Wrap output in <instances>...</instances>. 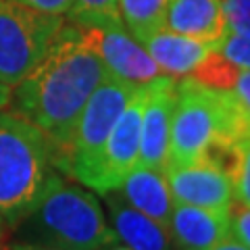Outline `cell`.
Listing matches in <instances>:
<instances>
[{
	"mask_svg": "<svg viewBox=\"0 0 250 250\" xmlns=\"http://www.w3.org/2000/svg\"><path fill=\"white\" fill-rule=\"evenodd\" d=\"M175 77L159 75L146 83V104L140 123V161L144 165L165 169L169 159L171 119L175 108Z\"/></svg>",
	"mask_w": 250,
	"mask_h": 250,
	"instance_id": "obj_10",
	"label": "cell"
},
{
	"mask_svg": "<svg viewBox=\"0 0 250 250\" xmlns=\"http://www.w3.org/2000/svg\"><path fill=\"white\" fill-rule=\"evenodd\" d=\"M117 4L125 29L138 42L156 27L165 25L169 0H119Z\"/></svg>",
	"mask_w": 250,
	"mask_h": 250,
	"instance_id": "obj_16",
	"label": "cell"
},
{
	"mask_svg": "<svg viewBox=\"0 0 250 250\" xmlns=\"http://www.w3.org/2000/svg\"><path fill=\"white\" fill-rule=\"evenodd\" d=\"M119 194L129 202L134 208L142 210L144 215H148L154 221H159L161 225H165L169 229V217L171 208H173V198H171L165 171L159 167H150L144 163L129 171L121 186L117 188Z\"/></svg>",
	"mask_w": 250,
	"mask_h": 250,
	"instance_id": "obj_14",
	"label": "cell"
},
{
	"mask_svg": "<svg viewBox=\"0 0 250 250\" xmlns=\"http://www.w3.org/2000/svg\"><path fill=\"white\" fill-rule=\"evenodd\" d=\"M146 104V83L138 85L127 106L123 108L119 119L113 125L111 134L100 152L96 171L90 182V190L96 194H106L117 190L125 175L138 165L140 161V123Z\"/></svg>",
	"mask_w": 250,
	"mask_h": 250,
	"instance_id": "obj_7",
	"label": "cell"
},
{
	"mask_svg": "<svg viewBox=\"0 0 250 250\" xmlns=\"http://www.w3.org/2000/svg\"><path fill=\"white\" fill-rule=\"evenodd\" d=\"M4 250H61V248L44 246V244H31V242H17V240H15L13 244H9Z\"/></svg>",
	"mask_w": 250,
	"mask_h": 250,
	"instance_id": "obj_26",
	"label": "cell"
},
{
	"mask_svg": "<svg viewBox=\"0 0 250 250\" xmlns=\"http://www.w3.org/2000/svg\"><path fill=\"white\" fill-rule=\"evenodd\" d=\"M111 215V228L117 242L131 250H173V240L165 225L154 221L125 200L119 190L103 194Z\"/></svg>",
	"mask_w": 250,
	"mask_h": 250,
	"instance_id": "obj_12",
	"label": "cell"
},
{
	"mask_svg": "<svg viewBox=\"0 0 250 250\" xmlns=\"http://www.w3.org/2000/svg\"><path fill=\"white\" fill-rule=\"evenodd\" d=\"M15 238L61 250H100L117 242L98 198L61 175L15 225Z\"/></svg>",
	"mask_w": 250,
	"mask_h": 250,
	"instance_id": "obj_3",
	"label": "cell"
},
{
	"mask_svg": "<svg viewBox=\"0 0 250 250\" xmlns=\"http://www.w3.org/2000/svg\"><path fill=\"white\" fill-rule=\"evenodd\" d=\"M4 228H6V225H4V221H2V219H0V250H2V240H4Z\"/></svg>",
	"mask_w": 250,
	"mask_h": 250,
	"instance_id": "obj_29",
	"label": "cell"
},
{
	"mask_svg": "<svg viewBox=\"0 0 250 250\" xmlns=\"http://www.w3.org/2000/svg\"><path fill=\"white\" fill-rule=\"evenodd\" d=\"M223 15L228 31L250 38V0H223Z\"/></svg>",
	"mask_w": 250,
	"mask_h": 250,
	"instance_id": "obj_21",
	"label": "cell"
},
{
	"mask_svg": "<svg viewBox=\"0 0 250 250\" xmlns=\"http://www.w3.org/2000/svg\"><path fill=\"white\" fill-rule=\"evenodd\" d=\"M62 25L61 15L0 0V83L15 88L44 59Z\"/></svg>",
	"mask_w": 250,
	"mask_h": 250,
	"instance_id": "obj_6",
	"label": "cell"
},
{
	"mask_svg": "<svg viewBox=\"0 0 250 250\" xmlns=\"http://www.w3.org/2000/svg\"><path fill=\"white\" fill-rule=\"evenodd\" d=\"M210 250H250V248L246 244H242L238 238H233L231 233H229V236H225L221 242H217V244L210 248Z\"/></svg>",
	"mask_w": 250,
	"mask_h": 250,
	"instance_id": "obj_25",
	"label": "cell"
},
{
	"mask_svg": "<svg viewBox=\"0 0 250 250\" xmlns=\"http://www.w3.org/2000/svg\"><path fill=\"white\" fill-rule=\"evenodd\" d=\"M140 44L150 54L163 75L171 77H186L192 73V69L207 57L210 50H217L219 46L196 40V38L184 36L179 31L169 29L167 25L156 27L148 36H144Z\"/></svg>",
	"mask_w": 250,
	"mask_h": 250,
	"instance_id": "obj_13",
	"label": "cell"
},
{
	"mask_svg": "<svg viewBox=\"0 0 250 250\" xmlns=\"http://www.w3.org/2000/svg\"><path fill=\"white\" fill-rule=\"evenodd\" d=\"M229 175L233 184V200L250 208V136L233 148Z\"/></svg>",
	"mask_w": 250,
	"mask_h": 250,
	"instance_id": "obj_19",
	"label": "cell"
},
{
	"mask_svg": "<svg viewBox=\"0 0 250 250\" xmlns=\"http://www.w3.org/2000/svg\"><path fill=\"white\" fill-rule=\"evenodd\" d=\"M175 90L167 163L213 156L228 169L225 156L231 161L233 148L250 136V111L233 90L207 88L188 75Z\"/></svg>",
	"mask_w": 250,
	"mask_h": 250,
	"instance_id": "obj_2",
	"label": "cell"
},
{
	"mask_svg": "<svg viewBox=\"0 0 250 250\" xmlns=\"http://www.w3.org/2000/svg\"><path fill=\"white\" fill-rule=\"evenodd\" d=\"M136 90V83L125 82L121 77L111 73L103 77L75 123L71 144L61 171L69 173L82 186H90L106 138Z\"/></svg>",
	"mask_w": 250,
	"mask_h": 250,
	"instance_id": "obj_5",
	"label": "cell"
},
{
	"mask_svg": "<svg viewBox=\"0 0 250 250\" xmlns=\"http://www.w3.org/2000/svg\"><path fill=\"white\" fill-rule=\"evenodd\" d=\"M119 0H73L69 19L75 25H104L117 23L119 17Z\"/></svg>",
	"mask_w": 250,
	"mask_h": 250,
	"instance_id": "obj_18",
	"label": "cell"
},
{
	"mask_svg": "<svg viewBox=\"0 0 250 250\" xmlns=\"http://www.w3.org/2000/svg\"><path fill=\"white\" fill-rule=\"evenodd\" d=\"M57 150L36 125L13 111H0V219L15 228L54 177Z\"/></svg>",
	"mask_w": 250,
	"mask_h": 250,
	"instance_id": "obj_4",
	"label": "cell"
},
{
	"mask_svg": "<svg viewBox=\"0 0 250 250\" xmlns=\"http://www.w3.org/2000/svg\"><path fill=\"white\" fill-rule=\"evenodd\" d=\"M106 67L75 23H65L44 59L11 88V111L36 125L57 150L62 169L75 123Z\"/></svg>",
	"mask_w": 250,
	"mask_h": 250,
	"instance_id": "obj_1",
	"label": "cell"
},
{
	"mask_svg": "<svg viewBox=\"0 0 250 250\" xmlns=\"http://www.w3.org/2000/svg\"><path fill=\"white\" fill-rule=\"evenodd\" d=\"M238 75H240V67L233 65V62L228 57H223L217 48V50H210L207 57L192 69V73L188 77L198 82L200 85H207V88H213V90H233V85L238 82Z\"/></svg>",
	"mask_w": 250,
	"mask_h": 250,
	"instance_id": "obj_17",
	"label": "cell"
},
{
	"mask_svg": "<svg viewBox=\"0 0 250 250\" xmlns=\"http://www.w3.org/2000/svg\"><path fill=\"white\" fill-rule=\"evenodd\" d=\"M165 25L184 36L219 46L228 31L223 0H169Z\"/></svg>",
	"mask_w": 250,
	"mask_h": 250,
	"instance_id": "obj_15",
	"label": "cell"
},
{
	"mask_svg": "<svg viewBox=\"0 0 250 250\" xmlns=\"http://www.w3.org/2000/svg\"><path fill=\"white\" fill-rule=\"evenodd\" d=\"M219 52L228 57L240 69H250V38L242 34L225 31L223 40L219 42Z\"/></svg>",
	"mask_w": 250,
	"mask_h": 250,
	"instance_id": "obj_20",
	"label": "cell"
},
{
	"mask_svg": "<svg viewBox=\"0 0 250 250\" xmlns=\"http://www.w3.org/2000/svg\"><path fill=\"white\" fill-rule=\"evenodd\" d=\"M9 103H11V88L4 83H0V111L9 108Z\"/></svg>",
	"mask_w": 250,
	"mask_h": 250,
	"instance_id": "obj_27",
	"label": "cell"
},
{
	"mask_svg": "<svg viewBox=\"0 0 250 250\" xmlns=\"http://www.w3.org/2000/svg\"><path fill=\"white\" fill-rule=\"evenodd\" d=\"M233 92L238 94L242 104L250 111V69H240V75H238L236 85H233Z\"/></svg>",
	"mask_w": 250,
	"mask_h": 250,
	"instance_id": "obj_24",
	"label": "cell"
},
{
	"mask_svg": "<svg viewBox=\"0 0 250 250\" xmlns=\"http://www.w3.org/2000/svg\"><path fill=\"white\" fill-rule=\"evenodd\" d=\"M165 179L173 202L205 208H229L233 205L231 175L213 156L165 165Z\"/></svg>",
	"mask_w": 250,
	"mask_h": 250,
	"instance_id": "obj_8",
	"label": "cell"
},
{
	"mask_svg": "<svg viewBox=\"0 0 250 250\" xmlns=\"http://www.w3.org/2000/svg\"><path fill=\"white\" fill-rule=\"evenodd\" d=\"M94 52L104 62L106 71L136 85L156 80L161 69L134 36L125 29L123 21L104 25H77Z\"/></svg>",
	"mask_w": 250,
	"mask_h": 250,
	"instance_id": "obj_9",
	"label": "cell"
},
{
	"mask_svg": "<svg viewBox=\"0 0 250 250\" xmlns=\"http://www.w3.org/2000/svg\"><path fill=\"white\" fill-rule=\"evenodd\" d=\"M229 215H231V236L250 248V208L242 205L238 207L231 205Z\"/></svg>",
	"mask_w": 250,
	"mask_h": 250,
	"instance_id": "obj_22",
	"label": "cell"
},
{
	"mask_svg": "<svg viewBox=\"0 0 250 250\" xmlns=\"http://www.w3.org/2000/svg\"><path fill=\"white\" fill-rule=\"evenodd\" d=\"M229 208H205L173 202L169 217L171 240L179 250H210L231 233Z\"/></svg>",
	"mask_w": 250,
	"mask_h": 250,
	"instance_id": "obj_11",
	"label": "cell"
},
{
	"mask_svg": "<svg viewBox=\"0 0 250 250\" xmlns=\"http://www.w3.org/2000/svg\"><path fill=\"white\" fill-rule=\"evenodd\" d=\"M100 250H131V248H127V246H123L121 242H113V244H108V246H104V248H100Z\"/></svg>",
	"mask_w": 250,
	"mask_h": 250,
	"instance_id": "obj_28",
	"label": "cell"
},
{
	"mask_svg": "<svg viewBox=\"0 0 250 250\" xmlns=\"http://www.w3.org/2000/svg\"><path fill=\"white\" fill-rule=\"evenodd\" d=\"M11 2L29 6V9L48 13V15H61V17L69 15V11L73 6V0H11Z\"/></svg>",
	"mask_w": 250,
	"mask_h": 250,
	"instance_id": "obj_23",
	"label": "cell"
}]
</instances>
